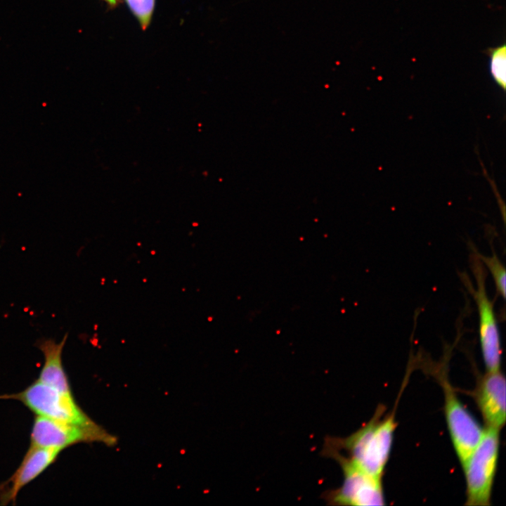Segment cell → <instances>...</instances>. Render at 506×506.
Masks as SVG:
<instances>
[{
  "label": "cell",
  "instance_id": "cell-1",
  "mask_svg": "<svg viewBox=\"0 0 506 506\" xmlns=\"http://www.w3.org/2000/svg\"><path fill=\"white\" fill-rule=\"evenodd\" d=\"M384 413V407L379 406L372 417L358 430L346 438L327 439L324 446L344 450L346 456L342 455L355 465L382 479L396 427L394 413Z\"/></svg>",
  "mask_w": 506,
  "mask_h": 506
},
{
  "label": "cell",
  "instance_id": "cell-2",
  "mask_svg": "<svg viewBox=\"0 0 506 506\" xmlns=\"http://www.w3.org/2000/svg\"><path fill=\"white\" fill-rule=\"evenodd\" d=\"M499 446L500 430L486 427L479 443L462 466L466 481L465 505H490Z\"/></svg>",
  "mask_w": 506,
  "mask_h": 506
},
{
  "label": "cell",
  "instance_id": "cell-3",
  "mask_svg": "<svg viewBox=\"0 0 506 506\" xmlns=\"http://www.w3.org/2000/svg\"><path fill=\"white\" fill-rule=\"evenodd\" d=\"M323 453L336 460L343 472L342 486L324 495L329 504L355 506L385 505L382 479L365 472L333 449L324 447Z\"/></svg>",
  "mask_w": 506,
  "mask_h": 506
},
{
  "label": "cell",
  "instance_id": "cell-4",
  "mask_svg": "<svg viewBox=\"0 0 506 506\" xmlns=\"http://www.w3.org/2000/svg\"><path fill=\"white\" fill-rule=\"evenodd\" d=\"M5 397L21 401L37 415L82 427L95 425L72 394L63 393L37 379L22 391Z\"/></svg>",
  "mask_w": 506,
  "mask_h": 506
},
{
  "label": "cell",
  "instance_id": "cell-5",
  "mask_svg": "<svg viewBox=\"0 0 506 506\" xmlns=\"http://www.w3.org/2000/svg\"><path fill=\"white\" fill-rule=\"evenodd\" d=\"M472 271L476 282V289L469 288L479 316V336L484 363L487 372L500 370L502 348L498 325L493 303L488 298L486 289V271L478 253L473 252L471 258Z\"/></svg>",
  "mask_w": 506,
  "mask_h": 506
},
{
  "label": "cell",
  "instance_id": "cell-6",
  "mask_svg": "<svg viewBox=\"0 0 506 506\" xmlns=\"http://www.w3.org/2000/svg\"><path fill=\"white\" fill-rule=\"evenodd\" d=\"M440 378L446 422L456 455L462 466L481 439L484 429L462 404L446 377Z\"/></svg>",
  "mask_w": 506,
  "mask_h": 506
},
{
  "label": "cell",
  "instance_id": "cell-7",
  "mask_svg": "<svg viewBox=\"0 0 506 506\" xmlns=\"http://www.w3.org/2000/svg\"><path fill=\"white\" fill-rule=\"evenodd\" d=\"M96 426L82 427L37 415L31 434V445L63 450L82 441L98 438Z\"/></svg>",
  "mask_w": 506,
  "mask_h": 506
},
{
  "label": "cell",
  "instance_id": "cell-8",
  "mask_svg": "<svg viewBox=\"0 0 506 506\" xmlns=\"http://www.w3.org/2000/svg\"><path fill=\"white\" fill-rule=\"evenodd\" d=\"M61 450L30 445L13 475L0 486V502H15L19 492L58 458Z\"/></svg>",
  "mask_w": 506,
  "mask_h": 506
},
{
  "label": "cell",
  "instance_id": "cell-9",
  "mask_svg": "<svg viewBox=\"0 0 506 506\" xmlns=\"http://www.w3.org/2000/svg\"><path fill=\"white\" fill-rule=\"evenodd\" d=\"M486 427L500 430L505 423V379L500 370L487 372L474 392Z\"/></svg>",
  "mask_w": 506,
  "mask_h": 506
},
{
  "label": "cell",
  "instance_id": "cell-10",
  "mask_svg": "<svg viewBox=\"0 0 506 506\" xmlns=\"http://www.w3.org/2000/svg\"><path fill=\"white\" fill-rule=\"evenodd\" d=\"M66 339L67 335L59 342L53 339H42L37 342V346L44 356V363L37 380L63 393L72 394L62 362V352Z\"/></svg>",
  "mask_w": 506,
  "mask_h": 506
},
{
  "label": "cell",
  "instance_id": "cell-11",
  "mask_svg": "<svg viewBox=\"0 0 506 506\" xmlns=\"http://www.w3.org/2000/svg\"><path fill=\"white\" fill-rule=\"evenodd\" d=\"M485 53L489 58V72L491 77L503 91L506 84V45L505 44L488 48Z\"/></svg>",
  "mask_w": 506,
  "mask_h": 506
},
{
  "label": "cell",
  "instance_id": "cell-12",
  "mask_svg": "<svg viewBox=\"0 0 506 506\" xmlns=\"http://www.w3.org/2000/svg\"><path fill=\"white\" fill-rule=\"evenodd\" d=\"M479 257L489 270L493 278L497 292L502 297H505V268L501 263L497 255L493 253L491 257H486L478 253Z\"/></svg>",
  "mask_w": 506,
  "mask_h": 506
},
{
  "label": "cell",
  "instance_id": "cell-13",
  "mask_svg": "<svg viewBox=\"0 0 506 506\" xmlns=\"http://www.w3.org/2000/svg\"><path fill=\"white\" fill-rule=\"evenodd\" d=\"M129 8L136 17L143 30L149 25L153 15L155 0H126Z\"/></svg>",
  "mask_w": 506,
  "mask_h": 506
},
{
  "label": "cell",
  "instance_id": "cell-14",
  "mask_svg": "<svg viewBox=\"0 0 506 506\" xmlns=\"http://www.w3.org/2000/svg\"><path fill=\"white\" fill-rule=\"evenodd\" d=\"M104 1H105L108 4H109L110 5H112V6L117 4L116 0H104Z\"/></svg>",
  "mask_w": 506,
  "mask_h": 506
},
{
  "label": "cell",
  "instance_id": "cell-15",
  "mask_svg": "<svg viewBox=\"0 0 506 506\" xmlns=\"http://www.w3.org/2000/svg\"><path fill=\"white\" fill-rule=\"evenodd\" d=\"M116 1H117V0H116Z\"/></svg>",
  "mask_w": 506,
  "mask_h": 506
}]
</instances>
